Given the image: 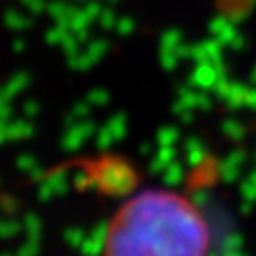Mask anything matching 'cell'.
<instances>
[{
	"label": "cell",
	"mask_w": 256,
	"mask_h": 256,
	"mask_svg": "<svg viewBox=\"0 0 256 256\" xmlns=\"http://www.w3.org/2000/svg\"><path fill=\"white\" fill-rule=\"evenodd\" d=\"M103 256H208L210 230L200 210L176 192L150 190L113 216Z\"/></svg>",
	"instance_id": "cell-1"
}]
</instances>
